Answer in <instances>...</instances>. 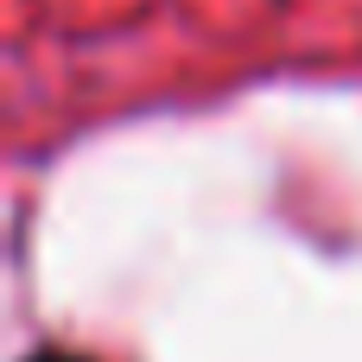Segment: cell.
<instances>
[{
    "mask_svg": "<svg viewBox=\"0 0 362 362\" xmlns=\"http://www.w3.org/2000/svg\"><path fill=\"white\" fill-rule=\"evenodd\" d=\"M25 362H102V356H83V350H64V344H45V350H32Z\"/></svg>",
    "mask_w": 362,
    "mask_h": 362,
    "instance_id": "obj_1",
    "label": "cell"
}]
</instances>
